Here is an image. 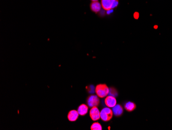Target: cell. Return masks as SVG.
Returning a JSON list of instances; mask_svg holds the SVG:
<instances>
[{
    "label": "cell",
    "mask_w": 172,
    "mask_h": 130,
    "mask_svg": "<svg viewBox=\"0 0 172 130\" xmlns=\"http://www.w3.org/2000/svg\"><path fill=\"white\" fill-rule=\"evenodd\" d=\"M95 93L100 98H104L108 96L109 88L106 84H99L95 87Z\"/></svg>",
    "instance_id": "obj_1"
},
{
    "label": "cell",
    "mask_w": 172,
    "mask_h": 130,
    "mask_svg": "<svg viewBox=\"0 0 172 130\" xmlns=\"http://www.w3.org/2000/svg\"><path fill=\"white\" fill-rule=\"evenodd\" d=\"M113 112L109 107H106L103 109L100 112V119L104 121H108L112 119Z\"/></svg>",
    "instance_id": "obj_2"
},
{
    "label": "cell",
    "mask_w": 172,
    "mask_h": 130,
    "mask_svg": "<svg viewBox=\"0 0 172 130\" xmlns=\"http://www.w3.org/2000/svg\"><path fill=\"white\" fill-rule=\"evenodd\" d=\"M118 2V0H101L102 7L104 10H111V9L115 7V2Z\"/></svg>",
    "instance_id": "obj_3"
},
{
    "label": "cell",
    "mask_w": 172,
    "mask_h": 130,
    "mask_svg": "<svg viewBox=\"0 0 172 130\" xmlns=\"http://www.w3.org/2000/svg\"><path fill=\"white\" fill-rule=\"evenodd\" d=\"M99 96L97 95H92L89 97L87 99V104L90 107H97L100 104V99Z\"/></svg>",
    "instance_id": "obj_4"
},
{
    "label": "cell",
    "mask_w": 172,
    "mask_h": 130,
    "mask_svg": "<svg viewBox=\"0 0 172 130\" xmlns=\"http://www.w3.org/2000/svg\"><path fill=\"white\" fill-rule=\"evenodd\" d=\"M100 112L97 107H93L90 111V116L93 121H97L100 118Z\"/></svg>",
    "instance_id": "obj_5"
},
{
    "label": "cell",
    "mask_w": 172,
    "mask_h": 130,
    "mask_svg": "<svg viewBox=\"0 0 172 130\" xmlns=\"http://www.w3.org/2000/svg\"><path fill=\"white\" fill-rule=\"evenodd\" d=\"M105 103L107 107L109 108H113L117 105V100L114 96L108 95L106 98Z\"/></svg>",
    "instance_id": "obj_6"
},
{
    "label": "cell",
    "mask_w": 172,
    "mask_h": 130,
    "mask_svg": "<svg viewBox=\"0 0 172 130\" xmlns=\"http://www.w3.org/2000/svg\"><path fill=\"white\" fill-rule=\"evenodd\" d=\"M91 10L92 12H94L95 13H97L100 11L102 8V5L101 3L98 1H94V2H92L91 3L90 5Z\"/></svg>",
    "instance_id": "obj_7"
},
{
    "label": "cell",
    "mask_w": 172,
    "mask_h": 130,
    "mask_svg": "<svg viewBox=\"0 0 172 130\" xmlns=\"http://www.w3.org/2000/svg\"><path fill=\"white\" fill-rule=\"evenodd\" d=\"M79 113L75 110H72L69 112L68 115V119L70 121H75L79 118Z\"/></svg>",
    "instance_id": "obj_8"
},
{
    "label": "cell",
    "mask_w": 172,
    "mask_h": 130,
    "mask_svg": "<svg viewBox=\"0 0 172 130\" xmlns=\"http://www.w3.org/2000/svg\"><path fill=\"white\" fill-rule=\"evenodd\" d=\"M112 112L115 116H120L123 113V108L121 105L117 104L112 108Z\"/></svg>",
    "instance_id": "obj_9"
},
{
    "label": "cell",
    "mask_w": 172,
    "mask_h": 130,
    "mask_svg": "<svg viewBox=\"0 0 172 130\" xmlns=\"http://www.w3.org/2000/svg\"><path fill=\"white\" fill-rule=\"evenodd\" d=\"M88 107L87 105L82 104L79 107L77 112L79 113V115L83 116L87 114L88 112Z\"/></svg>",
    "instance_id": "obj_10"
},
{
    "label": "cell",
    "mask_w": 172,
    "mask_h": 130,
    "mask_svg": "<svg viewBox=\"0 0 172 130\" xmlns=\"http://www.w3.org/2000/svg\"><path fill=\"white\" fill-rule=\"evenodd\" d=\"M124 107L127 112H132L136 108V105L132 102H128L127 103H126Z\"/></svg>",
    "instance_id": "obj_11"
},
{
    "label": "cell",
    "mask_w": 172,
    "mask_h": 130,
    "mask_svg": "<svg viewBox=\"0 0 172 130\" xmlns=\"http://www.w3.org/2000/svg\"><path fill=\"white\" fill-rule=\"evenodd\" d=\"M91 130H102V127L100 123L99 122H94L92 124L91 127Z\"/></svg>",
    "instance_id": "obj_12"
},
{
    "label": "cell",
    "mask_w": 172,
    "mask_h": 130,
    "mask_svg": "<svg viewBox=\"0 0 172 130\" xmlns=\"http://www.w3.org/2000/svg\"><path fill=\"white\" fill-rule=\"evenodd\" d=\"M108 95L115 97L118 95V92L114 88H111V89H109V93Z\"/></svg>",
    "instance_id": "obj_13"
},
{
    "label": "cell",
    "mask_w": 172,
    "mask_h": 130,
    "mask_svg": "<svg viewBox=\"0 0 172 130\" xmlns=\"http://www.w3.org/2000/svg\"><path fill=\"white\" fill-rule=\"evenodd\" d=\"M134 17H135V18H138V17H139V14H138V13H135V14H134Z\"/></svg>",
    "instance_id": "obj_14"
},
{
    "label": "cell",
    "mask_w": 172,
    "mask_h": 130,
    "mask_svg": "<svg viewBox=\"0 0 172 130\" xmlns=\"http://www.w3.org/2000/svg\"><path fill=\"white\" fill-rule=\"evenodd\" d=\"M91 1H92V2H94V1H98L99 0H91Z\"/></svg>",
    "instance_id": "obj_15"
}]
</instances>
